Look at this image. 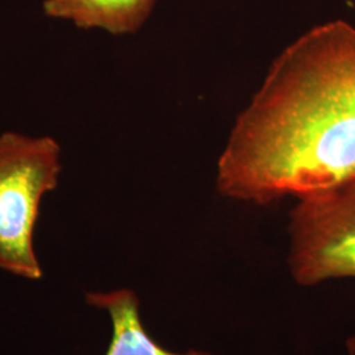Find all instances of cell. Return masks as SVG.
<instances>
[{
    "mask_svg": "<svg viewBox=\"0 0 355 355\" xmlns=\"http://www.w3.org/2000/svg\"><path fill=\"white\" fill-rule=\"evenodd\" d=\"M355 177V26L337 19L295 38L237 114L216 165L232 200L268 205Z\"/></svg>",
    "mask_w": 355,
    "mask_h": 355,
    "instance_id": "obj_1",
    "label": "cell"
},
{
    "mask_svg": "<svg viewBox=\"0 0 355 355\" xmlns=\"http://www.w3.org/2000/svg\"><path fill=\"white\" fill-rule=\"evenodd\" d=\"M62 149L51 136L0 135V271L38 282L44 268L35 249L42 199L55 190Z\"/></svg>",
    "mask_w": 355,
    "mask_h": 355,
    "instance_id": "obj_2",
    "label": "cell"
},
{
    "mask_svg": "<svg viewBox=\"0 0 355 355\" xmlns=\"http://www.w3.org/2000/svg\"><path fill=\"white\" fill-rule=\"evenodd\" d=\"M288 220V267L305 287L355 279V177L296 199Z\"/></svg>",
    "mask_w": 355,
    "mask_h": 355,
    "instance_id": "obj_3",
    "label": "cell"
},
{
    "mask_svg": "<svg viewBox=\"0 0 355 355\" xmlns=\"http://www.w3.org/2000/svg\"><path fill=\"white\" fill-rule=\"evenodd\" d=\"M87 304L108 313L112 334L104 355H214L200 350L174 353L157 343L146 330L140 312V299L130 288L114 291H89Z\"/></svg>",
    "mask_w": 355,
    "mask_h": 355,
    "instance_id": "obj_4",
    "label": "cell"
},
{
    "mask_svg": "<svg viewBox=\"0 0 355 355\" xmlns=\"http://www.w3.org/2000/svg\"><path fill=\"white\" fill-rule=\"evenodd\" d=\"M157 0H44L51 19L71 21L79 29H102L112 36L135 35L148 21Z\"/></svg>",
    "mask_w": 355,
    "mask_h": 355,
    "instance_id": "obj_5",
    "label": "cell"
},
{
    "mask_svg": "<svg viewBox=\"0 0 355 355\" xmlns=\"http://www.w3.org/2000/svg\"><path fill=\"white\" fill-rule=\"evenodd\" d=\"M346 349H347V355H355V336L350 337L346 341Z\"/></svg>",
    "mask_w": 355,
    "mask_h": 355,
    "instance_id": "obj_6",
    "label": "cell"
}]
</instances>
